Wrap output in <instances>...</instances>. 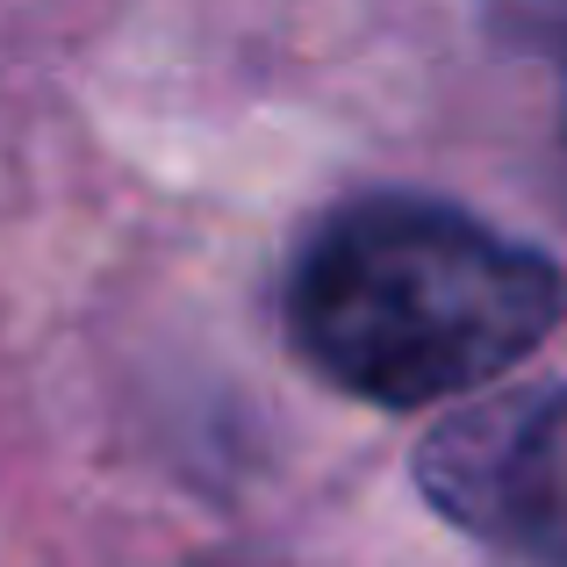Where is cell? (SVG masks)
I'll use <instances>...</instances> for the list:
<instances>
[{
    "label": "cell",
    "mask_w": 567,
    "mask_h": 567,
    "mask_svg": "<svg viewBox=\"0 0 567 567\" xmlns=\"http://www.w3.org/2000/svg\"><path fill=\"white\" fill-rule=\"evenodd\" d=\"M416 482L467 539L567 567V388H503L453 410L416 453Z\"/></svg>",
    "instance_id": "7a4b0ae2"
},
{
    "label": "cell",
    "mask_w": 567,
    "mask_h": 567,
    "mask_svg": "<svg viewBox=\"0 0 567 567\" xmlns=\"http://www.w3.org/2000/svg\"><path fill=\"white\" fill-rule=\"evenodd\" d=\"M560 317L567 274L546 251L416 194L338 208L288 280L302 360L388 410L474 395L539 352Z\"/></svg>",
    "instance_id": "6da1fadb"
}]
</instances>
